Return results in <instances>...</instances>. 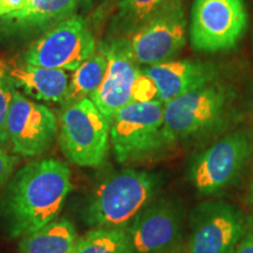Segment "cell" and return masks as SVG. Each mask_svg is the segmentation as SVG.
Here are the masks:
<instances>
[{"mask_svg":"<svg viewBox=\"0 0 253 253\" xmlns=\"http://www.w3.org/2000/svg\"><path fill=\"white\" fill-rule=\"evenodd\" d=\"M182 213L168 201L151 203L129 226L134 253H167L182 236Z\"/></svg>","mask_w":253,"mask_h":253,"instance_id":"13","label":"cell"},{"mask_svg":"<svg viewBox=\"0 0 253 253\" xmlns=\"http://www.w3.org/2000/svg\"><path fill=\"white\" fill-rule=\"evenodd\" d=\"M15 87L7 74L0 79V145L7 144V119Z\"/></svg>","mask_w":253,"mask_h":253,"instance_id":"21","label":"cell"},{"mask_svg":"<svg viewBox=\"0 0 253 253\" xmlns=\"http://www.w3.org/2000/svg\"><path fill=\"white\" fill-rule=\"evenodd\" d=\"M102 47L108 65L102 84L89 99L110 122L120 109L132 102V84L141 69L130 54L128 39L113 40Z\"/></svg>","mask_w":253,"mask_h":253,"instance_id":"12","label":"cell"},{"mask_svg":"<svg viewBox=\"0 0 253 253\" xmlns=\"http://www.w3.org/2000/svg\"><path fill=\"white\" fill-rule=\"evenodd\" d=\"M249 154V141L243 132L226 135L195 158L189 181L201 194H217L238 178Z\"/></svg>","mask_w":253,"mask_h":253,"instance_id":"10","label":"cell"},{"mask_svg":"<svg viewBox=\"0 0 253 253\" xmlns=\"http://www.w3.org/2000/svg\"><path fill=\"white\" fill-rule=\"evenodd\" d=\"M246 232L253 235V210L251 214L248 217V219H246Z\"/></svg>","mask_w":253,"mask_h":253,"instance_id":"26","label":"cell"},{"mask_svg":"<svg viewBox=\"0 0 253 253\" xmlns=\"http://www.w3.org/2000/svg\"><path fill=\"white\" fill-rule=\"evenodd\" d=\"M170 0H120L114 27L125 36L140 31Z\"/></svg>","mask_w":253,"mask_h":253,"instance_id":"20","label":"cell"},{"mask_svg":"<svg viewBox=\"0 0 253 253\" xmlns=\"http://www.w3.org/2000/svg\"><path fill=\"white\" fill-rule=\"evenodd\" d=\"M7 75L15 89L19 88L33 99L61 103L65 101L69 77L62 69L38 67L25 62L7 69Z\"/></svg>","mask_w":253,"mask_h":253,"instance_id":"16","label":"cell"},{"mask_svg":"<svg viewBox=\"0 0 253 253\" xmlns=\"http://www.w3.org/2000/svg\"><path fill=\"white\" fill-rule=\"evenodd\" d=\"M230 104L226 88L212 82L164 104L163 140L166 145L203 134L225 118Z\"/></svg>","mask_w":253,"mask_h":253,"instance_id":"4","label":"cell"},{"mask_svg":"<svg viewBox=\"0 0 253 253\" xmlns=\"http://www.w3.org/2000/svg\"><path fill=\"white\" fill-rule=\"evenodd\" d=\"M107 65H108V60L101 45L80 67L74 71L65 101H63V106L90 97L102 84L107 71Z\"/></svg>","mask_w":253,"mask_h":253,"instance_id":"18","label":"cell"},{"mask_svg":"<svg viewBox=\"0 0 253 253\" xmlns=\"http://www.w3.org/2000/svg\"><path fill=\"white\" fill-rule=\"evenodd\" d=\"M80 1L84 2V4H86V5H91V4H93V2L96 1V0H80Z\"/></svg>","mask_w":253,"mask_h":253,"instance_id":"28","label":"cell"},{"mask_svg":"<svg viewBox=\"0 0 253 253\" xmlns=\"http://www.w3.org/2000/svg\"><path fill=\"white\" fill-rule=\"evenodd\" d=\"M71 190V171L61 161L45 158L24 166L5 197L11 235L25 237L55 220Z\"/></svg>","mask_w":253,"mask_h":253,"instance_id":"1","label":"cell"},{"mask_svg":"<svg viewBox=\"0 0 253 253\" xmlns=\"http://www.w3.org/2000/svg\"><path fill=\"white\" fill-rule=\"evenodd\" d=\"M72 253H134L129 227H93L77 240Z\"/></svg>","mask_w":253,"mask_h":253,"instance_id":"19","label":"cell"},{"mask_svg":"<svg viewBox=\"0 0 253 253\" xmlns=\"http://www.w3.org/2000/svg\"><path fill=\"white\" fill-rule=\"evenodd\" d=\"M15 164H17V158L11 156L4 149L0 148V186L7 182Z\"/></svg>","mask_w":253,"mask_h":253,"instance_id":"23","label":"cell"},{"mask_svg":"<svg viewBox=\"0 0 253 253\" xmlns=\"http://www.w3.org/2000/svg\"><path fill=\"white\" fill-rule=\"evenodd\" d=\"M164 104L130 102L110 121V141L120 163L144 157L166 145L163 140Z\"/></svg>","mask_w":253,"mask_h":253,"instance_id":"5","label":"cell"},{"mask_svg":"<svg viewBox=\"0 0 253 253\" xmlns=\"http://www.w3.org/2000/svg\"><path fill=\"white\" fill-rule=\"evenodd\" d=\"M141 71L154 81L158 91L157 99L163 104L210 84L214 78L210 66L191 60H169L145 66Z\"/></svg>","mask_w":253,"mask_h":253,"instance_id":"14","label":"cell"},{"mask_svg":"<svg viewBox=\"0 0 253 253\" xmlns=\"http://www.w3.org/2000/svg\"><path fill=\"white\" fill-rule=\"evenodd\" d=\"M246 233V220L233 205L204 202L191 214L189 253H232Z\"/></svg>","mask_w":253,"mask_h":253,"instance_id":"9","label":"cell"},{"mask_svg":"<svg viewBox=\"0 0 253 253\" xmlns=\"http://www.w3.org/2000/svg\"><path fill=\"white\" fill-rule=\"evenodd\" d=\"M250 199L253 201V182H252V185H251V192H250Z\"/></svg>","mask_w":253,"mask_h":253,"instance_id":"29","label":"cell"},{"mask_svg":"<svg viewBox=\"0 0 253 253\" xmlns=\"http://www.w3.org/2000/svg\"><path fill=\"white\" fill-rule=\"evenodd\" d=\"M251 102H252V106H253V88H252V91H251Z\"/></svg>","mask_w":253,"mask_h":253,"instance_id":"30","label":"cell"},{"mask_svg":"<svg viewBox=\"0 0 253 253\" xmlns=\"http://www.w3.org/2000/svg\"><path fill=\"white\" fill-rule=\"evenodd\" d=\"M27 2L28 0H0V19L14 12L21 11Z\"/></svg>","mask_w":253,"mask_h":253,"instance_id":"24","label":"cell"},{"mask_svg":"<svg viewBox=\"0 0 253 253\" xmlns=\"http://www.w3.org/2000/svg\"><path fill=\"white\" fill-rule=\"evenodd\" d=\"M232 253H253V235L246 232Z\"/></svg>","mask_w":253,"mask_h":253,"instance_id":"25","label":"cell"},{"mask_svg":"<svg viewBox=\"0 0 253 253\" xmlns=\"http://www.w3.org/2000/svg\"><path fill=\"white\" fill-rule=\"evenodd\" d=\"M78 240L77 230L66 218H56L31 235L23 237L20 253H72Z\"/></svg>","mask_w":253,"mask_h":253,"instance_id":"17","label":"cell"},{"mask_svg":"<svg viewBox=\"0 0 253 253\" xmlns=\"http://www.w3.org/2000/svg\"><path fill=\"white\" fill-rule=\"evenodd\" d=\"M95 49V38L86 21L73 15L33 41L24 53V60L38 67L75 71Z\"/></svg>","mask_w":253,"mask_h":253,"instance_id":"7","label":"cell"},{"mask_svg":"<svg viewBox=\"0 0 253 253\" xmlns=\"http://www.w3.org/2000/svg\"><path fill=\"white\" fill-rule=\"evenodd\" d=\"M58 122L52 110L15 90L7 119L8 141L14 153L38 156L52 145Z\"/></svg>","mask_w":253,"mask_h":253,"instance_id":"11","label":"cell"},{"mask_svg":"<svg viewBox=\"0 0 253 253\" xmlns=\"http://www.w3.org/2000/svg\"><path fill=\"white\" fill-rule=\"evenodd\" d=\"M157 190L158 178L153 173L123 170L97 186L84 210V220L91 227H129L151 204Z\"/></svg>","mask_w":253,"mask_h":253,"instance_id":"2","label":"cell"},{"mask_svg":"<svg viewBox=\"0 0 253 253\" xmlns=\"http://www.w3.org/2000/svg\"><path fill=\"white\" fill-rule=\"evenodd\" d=\"M110 122L89 97L65 104L59 118L63 155L80 167H99L109 150Z\"/></svg>","mask_w":253,"mask_h":253,"instance_id":"3","label":"cell"},{"mask_svg":"<svg viewBox=\"0 0 253 253\" xmlns=\"http://www.w3.org/2000/svg\"><path fill=\"white\" fill-rule=\"evenodd\" d=\"M248 27L243 0H195L190 40L199 52L214 53L233 48Z\"/></svg>","mask_w":253,"mask_h":253,"instance_id":"6","label":"cell"},{"mask_svg":"<svg viewBox=\"0 0 253 253\" xmlns=\"http://www.w3.org/2000/svg\"><path fill=\"white\" fill-rule=\"evenodd\" d=\"M186 41V20L181 0H170L128 40L137 65L153 66L172 60Z\"/></svg>","mask_w":253,"mask_h":253,"instance_id":"8","label":"cell"},{"mask_svg":"<svg viewBox=\"0 0 253 253\" xmlns=\"http://www.w3.org/2000/svg\"><path fill=\"white\" fill-rule=\"evenodd\" d=\"M7 65L2 60H0V79L4 78L7 74Z\"/></svg>","mask_w":253,"mask_h":253,"instance_id":"27","label":"cell"},{"mask_svg":"<svg viewBox=\"0 0 253 253\" xmlns=\"http://www.w3.org/2000/svg\"><path fill=\"white\" fill-rule=\"evenodd\" d=\"M157 97L158 91L154 81L141 71L132 84V102H150V101L158 100Z\"/></svg>","mask_w":253,"mask_h":253,"instance_id":"22","label":"cell"},{"mask_svg":"<svg viewBox=\"0 0 253 253\" xmlns=\"http://www.w3.org/2000/svg\"><path fill=\"white\" fill-rule=\"evenodd\" d=\"M80 0H28L21 11L0 19L5 31L11 33H37L48 31L73 17Z\"/></svg>","mask_w":253,"mask_h":253,"instance_id":"15","label":"cell"}]
</instances>
